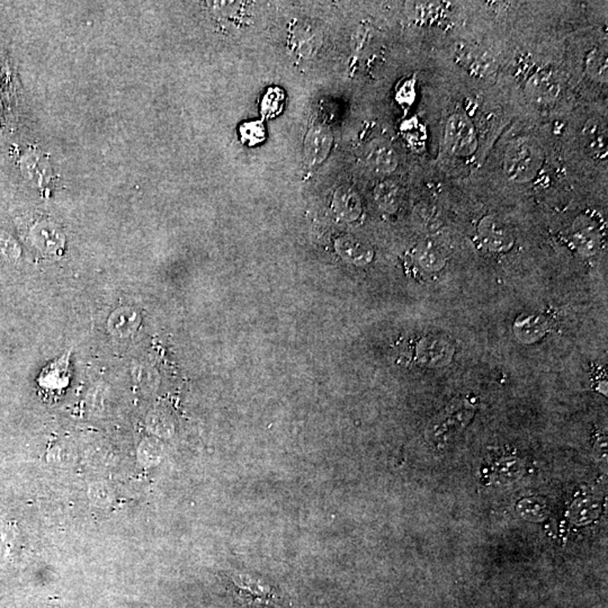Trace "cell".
Masks as SVG:
<instances>
[{"label":"cell","mask_w":608,"mask_h":608,"mask_svg":"<svg viewBox=\"0 0 608 608\" xmlns=\"http://www.w3.org/2000/svg\"><path fill=\"white\" fill-rule=\"evenodd\" d=\"M579 248L584 251H594L597 247V237L589 230H582L576 235Z\"/></svg>","instance_id":"19"},{"label":"cell","mask_w":608,"mask_h":608,"mask_svg":"<svg viewBox=\"0 0 608 608\" xmlns=\"http://www.w3.org/2000/svg\"><path fill=\"white\" fill-rule=\"evenodd\" d=\"M477 235L489 250L497 253L510 250L515 243L512 228L498 216H485L477 226Z\"/></svg>","instance_id":"4"},{"label":"cell","mask_w":608,"mask_h":608,"mask_svg":"<svg viewBox=\"0 0 608 608\" xmlns=\"http://www.w3.org/2000/svg\"><path fill=\"white\" fill-rule=\"evenodd\" d=\"M526 93L534 104H552L560 93V83L551 72L539 71L528 79Z\"/></svg>","instance_id":"6"},{"label":"cell","mask_w":608,"mask_h":608,"mask_svg":"<svg viewBox=\"0 0 608 608\" xmlns=\"http://www.w3.org/2000/svg\"><path fill=\"white\" fill-rule=\"evenodd\" d=\"M333 132L328 126L317 124L308 131L304 139V156L311 166H318L325 161L333 147Z\"/></svg>","instance_id":"5"},{"label":"cell","mask_w":608,"mask_h":608,"mask_svg":"<svg viewBox=\"0 0 608 608\" xmlns=\"http://www.w3.org/2000/svg\"><path fill=\"white\" fill-rule=\"evenodd\" d=\"M543 163L544 153L539 143L527 138H520L507 147L504 171L512 182L525 184L539 175Z\"/></svg>","instance_id":"1"},{"label":"cell","mask_w":608,"mask_h":608,"mask_svg":"<svg viewBox=\"0 0 608 608\" xmlns=\"http://www.w3.org/2000/svg\"><path fill=\"white\" fill-rule=\"evenodd\" d=\"M472 405L467 401H457L448 405V408L432 422L430 435L432 440L437 443H446L453 436L457 435L472 418Z\"/></svg>","instance_id":"3"},{"label":"cell","mask_w":608,"mask_h":608,"mask_svg":"<svg viewBox=\"0 0 608 608\" xmlns=\"http://www.w3.org/2000/svg\"><path fill=\"white\" fill-rule=\"evenodd\" d=\"M335 208L346 219H356L362 211V204L358 192L350 186L339 187L335 193Z\"/></svg>","instance_id":"10"},{"label":"cell","mask_w":608,"mask_h":608,"mask_svg":"<svg viewBox=\"0 0 608 608\" xmlns=\"http://www.w3.org/2000/svg\"><path fill=\"white\" fill-rule=\"evenodd\" d=\"M366 163L374 173L387 175L397 169L399 159L397 152L389 143L375 142L368 149Z\"/></svg>","instance_id":"7"},{"label":"cell","mask_w":608,"mask_h":608,"mask_svg":"<svg viewBox=\"0 0 608 608\" xmlns=\"http://www.w3.org/2000/svg\"><path fill=\"white\" fill-rule=\"evenodd\" d=\"M444 142L446 149L456 157H470L477 148V136L472 121L463 113H455L448 118Z\"/></svg>","instance_id":"2"},{"label":"cell","mask_w":608,"mask_h":608,"mask_svg":"<svg viewBox=\"0 0 608 608\" xmlns=\"http://www.w3.org/2000/svg\"><path fill=\"white\" fill-rule=\"evenodd\" d=\"M338 247L343 253L352 257L353 259L363 260V259H368L371 257V249L355 238H344L339 241Z\"/></svg>","instance_id":"16"},{"label":"cell","mask_w":608,"mask_h":608,"mask_svg":"<svg viewBox=\"0 0 608 608\" xmlns=\"http://www.w3.org/2000/svg\"><path fill=\"white\" fill-rule=\"evenodd\" d=\"M283 91L278 88H272L267 91L263 99L262 112L266 118H273L275 115L280 114L283 103Z\"/></svg>","instance_id":"17"},{"label":"cell","mask_w":608,"mask_h":608,"mask_svg":"<svg viewBox=\"0 0 608 608\" xmlns=\"http://www.w3.org/2000/svg\"><path fill=\"white\" fill-rule=\"evenodd\" d=\"M375 198L382 208H385L387 211H395L400 200L399 187L389 181L381 183L376 187Z\"/></svg>","instance_id":"14"},{"label":"cell","mask_w":608,"mask_h":608,"mask_svg":"<svg viewBox=\"0 0 608 608\" xmlns=\"http://www.w3.org/2000/svg\"><path fill=\"white\" fill-rule=\"evenodd\" d=\"M422 348H424V350H422L419 356L422 358V362H430V365L440 364V362L443 363V360L440 358V356H444L445 358L451 356L450 346L440 339H430V342L422 343Z\"/></svg>","instance_id":"15"},{"label":"cell","mask_w":608,"mask_h":608,"mask_svg":"<svg viewBox=\"0 0 608 608\" xmlns=\"http://www.w3.org/2000/svg\"><path fill=\"white\" fill-rule=\"evenodd\" d=\"M323 35L315 25L300 24L292 39L294 51L299 56H313L320 48Z\"/></svg>","instance_id":"9"},{"label":"cell","mask_w":608,"mask_h":608,"mask_svg":"<svg viewBox=\"0 0 608 608\" xmlns=\"http://www.w3.org/2000/svg\"><path fill=\"white\" fill-rule=\"evenodd\" d=\"M584 148L595 157H604L607 153V128L597 118H590L582 130Z\"/></svg>","instance_id":"8"},{"label":"cell","mask_w":608,"mask_h":608,"mask_svg":"<svg viewBox=\"0 0 608 608\" xmlns=\"http://www.w3.org/2000/svg\"><path fill=\"white\" fill-rule=\"evenodd\" d=\"M586 71L588 76L600 81H607V56L605 51L592 50L586 59Z\"/></svg>","instance_id":"13"},{"label":"cell","mask_w":608,"mask_h":608,"mask_svg":"<svg viewBox=\"0 0 608 608\" xmlns=\"http://www.w3.org/2000/svg\"><path fill=\"white\" fill-rule=\"evenodd\" d=\"M111 492L104 485H93L91 488V497L95 502H106L110 499Z\"/></svg>","instance_id":"20"},{"label":"cell","mask_w":608,"mask_h":608,"mask_svg":"<svg viewBox=\"0 0 608 608\" xmlns=\"http://www.w3.org/2000/svg\"><path fill=\"white\" fill-rule=\"evenodd\" d=\"M416 257L422 268L430 272L440 270L445 263L442 251L436 247L435 243L430 241L422 243L417 247Z\"/></svg>","instance_id":"11"},{"label":"cell","mask_w":608,"mask_h":608,"mask_svg":"<svg viewBox=\"0 0 608 608\" xmlns=\"http://www.w3.org/2000/svg\"><path fill=\"white\" fill-rule=\"evenodd\" d=\"M240 133L243 134V140L249 144H256L264 139L265 132L262 124L258 122L247 123L241 128Z\"/></svg>","instance_id":"18"},{"label":"cell","mask_w":608,"mask_h":608,"mask_svg":"<svg viewBox=\"0 0 608 608\" xmlns=\"http://www.w3.org/2000/svg\"><path fill=\"white\" fill-rule=\"evenodd\" d=\"M139 315L128 309L116 311L111 318L110 328L118 336H130L139 325Z\"/></svg>","instance_id":"12"}]
</instances>
